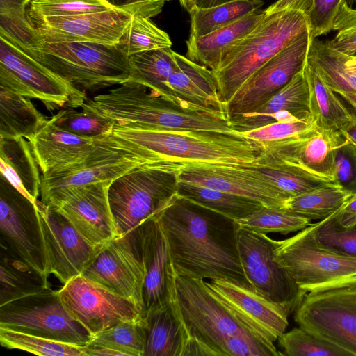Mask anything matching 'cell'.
<instances>
[{"mask_svg":"<svg viewBox=\"0 0 356 356\" xmlns=\"http://www.w3.org/2000/svg\"><path fill=\"white\" fill-rule=\"evenodd\" d=\"M156 218L177 275L222 279L253 289L241 263L235 220L178 195Z\"/></svg>","mask_w":356,"mask_h":356,"instance_id":"cell-1","label":"cell"},{"mask_svg":"<svg viewBox=\"0 0 356 356\" xmlns=\"http://www.w3.org/2000/svg\"><path fill=\"white\" fill-rule=\"evenodd\" d=\"M109 139L144 163L247 165L262 148L242 134L214 130L154 129L115 122Z\"/></svg>","mask_w":356,"mask_h":356,"instance_id":"cell-2","label":"cell"},{"mask_svg":"<svg viewBox=\"0 0 356 356\" xmlns=\"http://www.w3.org/2000/svg\"><path fill=\"white\" fill-rule=\"evenodd\" d=\"M125 82L86 101L81 108L118 123L154 129L214 130L239 134L231 128L227 115L202 108L181 99H171Z\"/></svg>","mask_w":356,"mask_h":356,"instance_id":"cell-3","label":"cell"},{"mask_svg":"<svg viewBox=\"0 0 356 356\" xmlns=\"http://www.w3.org/2000/svg\"><path fill=\"white\" fill-rule=\"evenodd\" d=\"M17 47L77 88L97 90L120 85L130 77L129 57L120 44L48 42L33 37L29 44Z\"/></svg>","mask_w":356,"mask_h":356,"instance_id":"cell-4","label":"cell"},{"mask_svg":"<svg viewBox=\"0 0 356 356\" xmlns=\"http://www.w3.org/2000/svg\"><path fill=\"white\" fill-rule=\"evenodd\" d=\"M309 29L307 15L301 10L286 8L266 14L247 35L222 55L212 71L224 103L259 67Z\"/></svg>","mask_w":356,"mask_h":356,"instance_id":"cell-5","label":"cell"},{"mask_svg":"<svg viewBox=\"0 0 356 356\" xmlns=\"http://www.w3.org/2000/svg\"><path fill=\"white\" fill-rule=\"evenodd\" d=\"M180 167L144 163L114 179L108 191L117 236L159 213L177 196Z\"/></svg>","mask_w":356,"mask_h":356,"instance_id":"cell-6","label":"cell"},{"mask_svg":"<svg viewBox=\"0 0 356 356\" xmlns=\"http://www.w3.org/2000/svg\"><path fill=\"white\" fill-rule=\"evenodd\" d=\"M178 304L191 334L205 342L218 355L230 356L239 339L277 351L274 343L258 338L216 298L204 280L177 275Z\"/></svg>","mask_w":356,"mask_h":356,"instance_id":"cell-7","label":"cell"},{"mask_svg":"<svg viewBox=\"0 0 356 356\" xmlns=\"http://www.w3.org/2000/svg\"><path fill=\"white\" fill-rule=\"evenodd\" d=\"M276 254L305 293L356 289V259L320 248L309 225L279 241Z\"/></svg>","mask_w":356,"mask_h":356,"instance_id":"cell-8","label":"cell"},{"mask_svg":"<svg viewBox=\"0 0 356 356\" xmlns=\"http://www.w3.org/2000/svg\"><path fill=\"white\" fill-rule=\"evenodd\" d=\"M0 87L42 102L49 110L81 107L85 93L37 63L0 35Z\"/></svg>","mask_w":356,"mask_h":356,"instance_id":"cell-9","label":"cell"},{"mask_svg":"<svg viewBox=\"0 0 356 356\" xmlns=\"http://www.w3.org/2000/svg\"><path fill=\"white\" fill-rule=\"evenodd\" d=\"M279 241L240 227L238 248L244 273L252 287L271 302L294 312L306 294L276 254Z\"/></svg>","mask_w":356,"mask_h":356,"instance_id":"cell-10","label":"cell"},{"mask_svg":"<svg viewBox=\"0 0 356 356\" xmlns=\"http://www.w3.org/2000/svg\"><path fill=\"white\" fill-rule=\"evenodd\" d=\"M0 327L81 346L92 337L50 287L0 305Z\"/></svg>","mask_w":356,"mask_h":356,"instance_id":"cell-11","label":"cell"},{"mask_svg":"<svg viewBox=\"0 0 356 356\" xmlns=\"http://www.w3.org/2000/svg\"><path fill=\"white\" fill-rule=\"evenodd\" d=\"M0 246V250L26 263L48 278L49 260L36 204L1 174Z\"/></svg>","mask_w":356,"mask_h":356,"instance_id":"cell-12","label":"cell"},{"mask_svg":"<svg viewBox=\"0 0 356 356\" xmlns=\"http://www.w3.org/2000/svg\"><path fill=\"white\" fill-rule=\"evenodd\" d=\"M144 163L134 154L117 147L106 136L83 159L52 169L41 175L40 201L56 207L72 189L100 181H113Z\"/></svg>","mask_w":356,"mask_h":356,"instance_id":"cell-13","label":"cell"},{"mask_svg":"<svg viewBox=\"0 0 356 356\" xmlns=\"http://www.w3.org/2000/svg\"><path fill=\"white\" fill-rule=\"evenodd\" d=\"M294 312L299 327L356 356V289L306 293Z\"/></svg>","mask_w":356,"mask_h":356,"instance_id":"cell-14","label":"cell"},{"mask_svg":"<svg viewBox=\"0 0 356 356\" xmlns=\"http://www.w3.org/2000/svg\"><path fill=\"white\" fill-rule=\"evenodd\" d=\"M58 293L70 316L91 336L143 317V309L136 302L83 275L64 284Z\"/></svg>","mask_w":356,"mask_h":356,"instance_id":"cell-15","label":"cell"},{"mask_svg":"<svg viewBox=\"0 0 356 356\" xmlns=\"http://www.w3.org/2000/svg\"><path fill=\"white\" fill-rule=\"evenodd\" d=\"M137 227L102 246L81 275L132 300L143 309L145 267Z\"/></svg>","mask_w":356,"mask_h":356,"instance_id":"cell-16","label":"cell"},{"mask_svg":"<svg viewBox=\"0 0 356 356\" xmlns=\"http://www.w3.org/2000/svg\"><path fill=\"white\" fill-rule=\"evenodd\" d=\"M312 39L308 29L254 72L226 103L228 118L254 110L302 71Z\"/></svg>","mask_w":356,"mask_h":356,"instance_id":"cell-17","label":"cell"},{"mask_svg":"<svg viewBox=\"0 0 356 356\" xmlns=\"http://www.w3.org/2000/svg\"><path fill=\"white\" fill-rule=\"evenodd\" d=\"M344 143L341 131L316 128L302 135L263 146L257 158L280 163L309 177L338 184L336 156L337 150Z\"/></svg>","mask_w":356,"mask_h":356,"instance_id":"cell-18","label":"cell"},{"mask_svg":"<svg viewBox=\"0 0 356 356\" xmlns=\"http://www.w3.org/2000/svg\"><path fill=\"white\" fill-rule=\"evenodd\" d=\"M134 15L115 8L67 17H27L35 31L34 37L45 42L115 44L120 43Z\"/></svg>","mask_w":356,"mask_h":356,"instance_id":"cell-19","label":"cell"},{"mask_svg":"<svg viewBox=\"0 0 356 356\" xmlns=\"http://www.w3.org/2000/svg\"><path fill=\"white\" fill-rule=\"evenodd\" d=\"M49 273L63 284L81 275L101 248L86 241L68 219L56 208L36 201Z\"/></svg>","mask_w":356,"mask_h":356,"instance_id":"cell-20","label":"cell"},{"mask_svg":"<svg viewBox=\"0 0 356 356\" xmlns=\"http://www.w3.org/2000/svg\"><path fill=\"white\" fill-rule=\"evenodd\" d=\"M216 298L249 331L274 343L288 326L287 311L252 289L222 279L204 280Z\"/></svg>","mask_w":356,"mask_h":356,"instance_id":"cell-21","label":"cell"},{"mask_svg":"<svg viewBox=\"0 0 356 356\" xmlns=\"http://www.w3.org/2000/svg\"><path fill=\"white\" fill-rule=\"evenodd\" d=\"M145 279L143 317L177 302V273L168 242L156 216L138 227Z\"/></svg>","mask_w":356,"mask_h":356,"instance_id":"cell-22","label":"cell"},{"mask_svg":"<svg viewBox=\"0 0 356 356\" xmlns=\"http://www.w3.org/2000/svg\"><path fill=\"white\" fill-rule=\"evenodd\" d=\"M178 179L246 197L267 207L283 208L290 198L246 165L188 164L180 167Z\"/></svg>","mask_w":356,"mask_h":356,"instance_id":"cell-23","label":"cell"},{"mask_svg":"<svg viewBox=\"0 0 356 356\" xmlns=\"http://www.w3.org/2000/svg\"><path fill=\"white\" fill-rule=\"evenodd\" d=\"M111 182L100 181L75 188L55 207L86 241L97 248H102L117 237L108 197Z\"/></svg>","mask_w":356,"mask_h":356,"instance_id":"cell-24","label":"cell"},{"mask_svg":"<svg viewBox=\"0 0 356 356\" xmlns=\"http://www.w3.org/2000/svg\"><path fill=\"white\" fill-rule=\"evenodd\" d=\"M309 115V88L303 70L265 103L229 121L234 131L243 134L276 122H294L298 117Z\"/></svg>","mask_w":356,"mask_h":356,"instance_id":"cell-25","label":"cell"},{"mask_svg":"<svg viewBox=\"0 0 356 356\" xmlns=\"http://www.w3.org/2000/svg\"><path fill=\"white\" fill-rule=\"evenodd\" d=\"M106 137H80L59 128L49 119L28 140L43 174L83 159L97 148Z\"/></svg>","mask_w":356,"mask_h":356,"instance_id":"cell-26","label":"cell"},{"mask_svg":"<svg viewBox=\"0 0 356 356\" xmlns=\"http://www.w3.org/2000/svg\"><path fill=\"white\" fill-rule=\"evenodd\" d=\"M174 55L179 67L168 80L171 97L227 115L213 72L175 51Z\"/></svg>","mask_w":356,"mask_h":356,"instance_id":"cell-27","label":"cell"},{"mask_svg":"<svg viewBox=\"0 0 356 356\" xmlns=\"http://www.w3.org/2000/svg\"><path fill=\"white\" fill-rule=\"evenodd\" d=\"M143 318L145 331L143 356H181L190 332L178 300Z\"/></svg>","mask_w":356,"mask_h":356,"instance_id":"cell-28","label":"cell"},{"mask_svg":"<svg viewBox=\"0 0 356 356\" xmlns=\"http://www.w3.org/2000/svg\"><path fill=\"white\" fill-rule=\"evenodd\" d=\"M0 171L23 195L35 204L41 175L29 141L23 137L0 138Z\"/></svg>","mask_w":356,"mask_h":356,"instance_id":"cell-29","label":"cell"},{"mask_svg":"<svg viewBox=\"0 0 356 356\" xmlns=\"http://www.w3.org/2000/svg\"><path fill=\"white\" fill-rule=\"evenodd\" d=\"M266 16L265 11L255 12L236 22L199 38L186 41V57L211 70H215L224 53L250 33Z\"/></svg>","mask_w":356,"mask_h":356,"instance_id":"cell-30","label":"cell"},{"mask_svg":"<svg viewBox=\"0 0 356 356\" xmlns=\"http://www.w3.org/2000/svg\"><path fill=\"white\" fill-rule=\"evenodd\" d=\"M309 94V112L321 130L339 131L353 118L351 113L307 60L304 68Z\"/></svg>","mask_w":356,"mask_h":356,"instance_id":"cell-31","label":"cell"},{"mask_svg":"<svg viewBox=\"0 0 356 356\" xmlns=\"http://www.w3.org/2000/svg\"><path fill=\"white\" fill-rule=\"evenodd\" d=\"M30 99L0 87V138L29 140L48 122Z\"/></svg>","mask_w":356,"mask_h":356,"instance_id":"cell-32","label":"cell"},{"mask_svg":"<svg viewBox=\"0 0 356 356\" xmlns=\"http://www.w3.org/2000/svg\"><path fill=\"white\" fill-rule=\"evenodd\" d=\"M129 63L131 74L128 82L174 99L168 86V79L179 67L174 51L164 48L140 52L130 56Z\"/></svg>","mask_w":356,"mask_h":356,"instance_id":"cell-33","label":"cell"},{"mask_svg":"<svg viewBox=\"0 0 356 356\" xmlns=\"http://www.w3.org/2000/svg\"><path fill=\"white\" fill-rule=\"evenodd\" d=\"M177 195L235 220L264 207L261 202L238 195L179 181Z\"/></svg>","mask_w":356,"mask_h":356,"instance_id":"cell-34","label":"cell"},{"mask_svg":"<svg viewBox=\"0 0 356 356\" xmlns=\"http://www.w3.org/2000/svg\"><path fill=\"white\" fill-rule=\"evenodd\" d=\"M49 287L47 278L38 271L0 250V305Z\"/></svg>","mask_w":356,"mask_h":356,"instance_id":"cell-35","label":"cell"},{"mask_svg":"<svg viewBox=\"0 0 356 356\" xmlns=\"http://www.w3.org/2000/svg\"><path fill=\"white\" fill-rule=\"evenodd\" d=\"M264 4L262 0H238L216 6L193 7L191 17L189 38H199L223 28L257 12Z\"/></svg>","mask_w":356,"mask_h":356,"instance_id":"cell-36","label":"cell"},{"mask_svg":"<svg viewBox=\"0 0 356 356\" xmlns=\"http://www.w3.org/2000/svg\"><path fill=\"white\" fill-rule=\"evenodd\" d=\"M323 81L333 90L356 92V72L348 68L340 52L317 38L311 42L307 57Z\"/></svg>","mask_w":356,"mask_h":356,"instance_id":"cell-37","label":"cell"},{"mask_svg":"<svg viewBox=\"0 0 356 356\" xmlns=\"http://www.w3.org/2000/svg\"><path fill=\"white\" fill-rule=\"evenodd\" d=\"M352 195L339 185L328 186L291 197L282 209L310 220H321L339 210Z\"/></svg>","mask_w":356,"mask_h":356,"instance_id":"cell-38","label":"cell"},{"mask_svg":"<svg viewBox=\"0 0 356 356\" xmlns=\"http://www.w3.org/2000/svg\"><path fill=\"white\" fill-rule=\"evenodd\" d=\"M246 166L290 197L323 187L338 185L334 182L309 177L284 164L258 158L254 162L247 164Z\"/></svg>","mask_w":356,"mask_h":356,"instance_id":"cell-39","label":"cell"},{"mask_svg":"<svg viewBox=\"0 0 356 356\" xmlns=\"http://www.w3.org/2000/svg\"><path fill=\"white\" fill-rule=\"evenodd\" d=\"M145 343V321L142 317L97 333L88 344L106 347L122 353L124 356H143Z\"/></svg>","mask_w":356,"mask_h":356,"instance_id":"cell-40","label":"cell"},{"mask_svg":"<svg viewBox=\"0 0 356 356\" xmlns=\"http://www.w3.org/2000/svg\"><path fill=\"white\" fill-rule=\"evenodd\" d=\"M0 343L40 356H85L84 346L0 327Z\"/></svg>","mask_w":356,"mask_h":356,"instance_id":"cell-41","label":"cell"},{"mask_svg":"<svg viewBox=\"0 0 356 356\" xmlns=\"http://www.w3.org/2000/svg\"><path fill=\"white\" fill-rule=\"evenodd\" d=\"M81 108L79 111L75 108H61L50 120L59 128L80 137L101 138L112 133L115 120Z\"/></svg>","mask_w":356,"mask_h":356,"instance_id":"cell-42","label":"cell"},{"mask_svg":"<svg viewBox=\"0 0 356 356\" xmlns=\"http://www.w3.org/2000/svg\"><path fill=\"white\" fill-rule=\"evenodd\" d=\"M240 227L267 234H287L302 230L311 220L282 208L263 207L249 216L236 220Z\"/></svg>","mask_w":356,"mask_h":356,"instance_id":"cell-43","label":"cell"},{"mask_svg":"<svg viewBox=\"0 0 356 356\" xmlns=\"http://www.w3.org/2000/svg\"><path fill=\"white\" fill-rule=\"evenodd\" d=\"M337 211L325 219L309 225L312 236L320 248L356 259V224L348 227L342 226L337 219Z\"/></svg>","mask_w":356,"mask_h":356,"instance_id":"cell-44","label":"cell"},{"mask_svg":"<svg viewBox=\"0 0 356 356\" xmlns=\"http://www.w3.org/2000/svg\"><path fill=\"white\" fill-rule=\"evenodd\" d=\"M128 56L152 49L170 48L168 33L157 27L149 17L134 15L119 43Z\"/></svg>","mask_w":356,"mask_h":356,"instance_id":"cell-45","label":"cell"},{"mask_svg":"<svg viewBox=\"0 0 356 356\" xmlns=\"http://www.w3.org/2000/svg\"><path fill=\"white\" fill-rule=\"evenodd\" d=\"M288 356H351L348 352L299 327L284 332L277 339Z\"/></svg>","mask_w":356,"mask_h":356,"instance_id":"cell-46","label":"cell"},{"mask_svg":"<svg viewBox=\"0 0 356 356\" xmlns=\"http://www.w3.org/2000/svg\"><path fill=\"white\" fill-rule=\"evenodd\" d=\"M106 0H34L26 14L33 17H67L115 9Z\"/></svg>","mask_w":356,"mask_h":356,"instance_id":"cell-47","label":"cell"},{"mask_svg":"<svg viewBox=\"0 0 356 356\" xmlns=\"http://www.w3.org/2000/svg\"><path fill=\"white\" fill-rule=\"evenodd\" d=\"M318 128L312 115L294 122H276L242 134L261 147L285 140Z\"/></svg>","mask_w":356,"mask_h":356,"instance_id":"cell-48","label":"cell"},{"mask_svg":"<svg viewBox=\"0 0 356 356\" xmlns=\"http://www.w3.org/2000/svg\"><path fill=\"white\" fill-rule=\"evenodd\" d=\"M346 0H312L306 14L312 38L333 30L334 21Z\"/></svg>","mask_w":356,"mask_h":356,"instance_id":"cell-49","label":"cell"},{"mask_svg":"<svg viewBox=\"0 0 356 356\" xmlns=\"http://www.w3.org/2000/svg\"><path fill=\"white\" fill-rule=\"evenodd\" d=\"M336 180L343 188L356 194V147L346 138L337 152Z\"/></svg>","mask_w":356,"mask_h":356,"instance_id":"cell-50","label":"cell"},{"mask_svg":"<svg viewBox=\"0 0 356 356\" xmlns=\"http://www.w3.org/2000/svg\"><path fill=\"white\" fill-rule=\"evenodd\" d=\"M114 8L150 18L160 13L165 1L171 0H106Z\"/></svg>","mask_w":356,"mask_h":356,"instance_id":"cell-51","label":"cell"},{"mask_svg":"<svg viewBox=\"0 0 356 356\" xmlns=\"http://www.w3.org/2000/svg\"><path fill=\"white\" fill-rule=\"evenodd\" d=\"M333 30L337 31V37L356 36V9L352 8L347 2L339 10Z\"/></svg>","mask_w":356,"mask_h":356,"instance_id":"cell-52","label":"cell"},{"mask_svg":"<svg viewBox=\"0 0 356 356\" xmlns=\"http://www.w3.org/2000/svg\"><path fill=\"white\" fill-rule=\"evenodd\" d=\"M219 356L218 353L195 335L191 334L181 356Z\"/></svg>","mask_w":356,"mask_h":356,"instance_id":"cell-53","label":"cell"},{"mask_svg":"<svg viewBox=\"0 0 356 356\" xmlns=\"http://www.w3.org/2000/svg\"><path fill=\"white\" fill-rule=\"evenodd\" d=\"M29 2V0H0V15L26 17V8Z\"/></svg>","mask_w":356,"mask_h":356,"instance_id":"cell-54","label":"cell"},{"mask_svg":"<svg viewBox=\"0 0 356 356\" xmlns=\"http://www.w3.org/2000/svg\"><path fill=\"white\" fill-rule=\"evenodd\" d=\"M337 216L343 227H351L356 224V194L352 195L337 211Z\"/></svg>","mask_w":356,"mask_h":356,"instance_id":"cell-55","label":"cell"},{"mask_svg":"<svg viewBox=\"0 0 356 356\" xmlns=\"http://www.w3.org/2000/svg\"><path fill=\"white\" fill-rule=\"evenodd\" d=\"M327 44L337 51L350 56H356V36L337 37L327 41Z\"/></svg>","mask_w":356,"mask_h":356,"instance_id":"cell-56","label":"cell"},{"mask_svg":"<svg viewBox=\"0 0 356 356\" xmlns=\"http://www.w3.org/2000/svg\"><path fill=\"white\" fill-rule=\"evenodd\" d=\"M340 131L348 143L356 147V113H353V120Z\"/></svg>","mask_w":356,"mask_h":356,"instance_id":"cell-57","label":"cell"},{"mask_svg":"<svg viewBox=\"0 0 356 356\" xmlns=\"http://www.w3.org/2000/svg\"><path fill=\"white\" fill-rule=\"evenodd\" d=\"M334 92L356 111V92L345 90H334Z\"/></svg>","mask_w":356,"mask_h":356,"instance_id":"cell-58","label":"cell"},{"mask_svg":"<svg viewBox=\"0 0 356 356\" xmlns=\"http://www.w3.org/2000/svg\"><path fill=\"white\" fill-rule=\"evenodd\" d=\"M233 1L238 0H197L195 6L200 8H207Z\"/></svg>","mask_w":356,"mask_h":356,"instance_id":"cell-59","label":"cell"},{"mask_svg":"<svg viewBox=\"0 0 356 356\" xmlns=\"http://www.w3.org/2000/svg\"><path fill=\"white\" fill-rule=\"evenodd\" d=\"M197 0H179L181 5L189 13L195 7Z\"/></svg>","mask_w":356,"mask_h":356,"instance_id":"cell-60","label":"cell"},{"mask_svg":"<svg viewBox=\"0 0 356 356\" xmlns=\"http://www.w3.org/2000/svg\"><path fill=\"white\" fill-rule=\"evenodd\" d=\"M355 0H347V1L350 3H353Z\"/></svg>","mask_w":356,"mask_h":356,"instance_id":"cell-61","label":"cell"},{"mask_svg":"<svg viewBox=\"0 0 356 356\" xmlns=\"http://www.w3.org/2000/svg\"><path fill=\"white\" fill-rule=\"evenodd\" d=\"M34 1V0H29V1Z\"/></svg>","mask_w":356,"mask_h":356,"instance_id":"cell-62","label":"cell"}]
</instances>
